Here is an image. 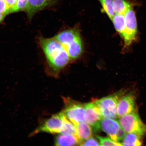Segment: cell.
<instances>
[{"label": "cell", "instance_id": "6da1fadb", "mask_svg": "<svg viewBox=\"0 0 146 146\" xmlns=\"http://www.w3.org/2000/svg\"><path fill=\"white\" fill-rule=\"evenodd\" d=\"M40 45L47 61L46 72L49 76L57 78L68 64L70 57L59 41L54 37L39 38Z\"/></svg>", "mask_w": 146, "mask_h": 146}, {"label": "cell", "instance_id": "d4e9b609", "mask_svg": "<svg viewBox=\"0 0 146 146\" xmlns=\"http://www.w3.org/2000/svg\"><path fill=\"white\" fill-rule=\"evenodd\" d=\"M5 17V15L0 13V23L3 21Z\"/></svg>", "mask_w": 146, "mask_h": 146}, {"label": "cell", "instance_id": "9a60e30c", "mask_svg": "<svg viewBox=\"0 0 146 146\" xmlns=\"http://www.w3.org/2000/svg\"><path fill=\"white\" fill-rule=\"evenodd\" d=\"M141 136L134 133H127L122 142V145L140 146L142 145Z\"/></svg>", "mask_w": 146, "mask_h": 146}, {"label": "cell", "instance_id": "7a4b0ae2", "mask_svg": "<svg viewBox=\"0 0 146 146\" xmlns=\"http://www.w3.org/2000/svg\"><path fill=\"white\" fill-rule=\"evenodd\" d=\"M54 37L61 44L71 60L77 59L81 56L83 46L81 35L77 29L63 31Z\"/></svg>", "mask_w": 146, "mask_h": 146}, {"label": "cell", "instance_id": "ffe728a7", "mask_svg": "<svg viewBox=\"0 0 146 146\" xmlns=\"http://www.w3.org/2000/svg\"><path fill=\"white\" fill-rule=\"evenodd\" d=\"M10 9V14L17 12L18 0H5Z\"/></svg>", "mask_w": 146, "mask_h": 146}, {"label": "cell", "instance_id": "8fae6325", "mask_svg": "<svg viewBox=\"0 0 146 146\" xmlns=\"http://www.w3.org/2000/svg\"><path fill=\"white\" fill-rule=\"evenodd\" d=\"M100 129L106 133L111 139L118 142L117 134L121 127L117 120L114 119L103 118L100 122Z\"/></svg>", "mask_w": 146, "mask_h": 146}, {"label": "cell", "instance_id": "e0dca14e", "mask_svg": "<svg viewBox=\"0 0 146 146\" xmlns=\"http://www.w3.org/2000/svg\"><path fill=\"white\" fill-rule=\"evenodd\" d=\"M115 29L121 37L125 30V22L124 15L115 14L112 20Z\"/></svg>", "mask_w": 146, "mask_h": 146}, {"label": "cell", "instance_id": "2e32d148", "mask_svg": "<svg viewBox=\"0 0 146 146\" xmlns=\"http://www.w3.org/2000/svg\"><path fill=\"white\" fill-rule=\"evenodd\" d=\"M60 134L76 136V126L66 116L64 118Z\"/></svg>", "mask_w": 146, "mask_h": 146}, {"label": "cell", "instance_id": "ba28073f", "mask_svg": "<svg viewBox=\"0 0 146 146\" xmlns=\"http://www.w3.org/2000/svg\"><path fill=\"white\" fill-rule=\"evenodd\" d=\"M85 121L96 132L101 130L100 123L103 118L100 111L94 102L85 105Z\"/></svg>", "mask_w": 146, "mask_h": 146}, {"label": "cell", "instance_id": "5b68a950", "mask_svg": "<svg viewBox=\"0 0 146 146\" xmlns=\"http://www.w3.org/2000/svg\"><path fill=\"white\" fill-rule=\"evenodd\" d=\"M64 101L65 106L63 112L75 125L85 121V105L68 98H64Z\"/></svg>", "mask_w": 146, "mask_h": 146}, {"label": "cell", "instance_id": "603a6c76", "mask_svg": "<svg viewBox=\"0 0 146 146\" xmlns=\"http://www.w3.org/2000/svg\"><path fill=\"white\" fill-rule=\"evenodd\" d=\"M28 3V0H18L17 12H26Z\"/></svg>", "mask_w": 146, "mask_h": 146}, {"label": "cell", "instance_id": "8992f818", "mask_svg": "<svg viewBox=\"0 0 146 146\" xmlns=\"http://www.w3.org/2000/svg\"><path fill=\"white\" fill-rule=\"evenodd\" d=\"M65 116L63 111L53 115L42 122L35 130L31 133L30 136H34L40 133L60 134Z\"/></svg>", "mask_w": 146, "mask_h": 146}, {"label": "cell", "instance_id": "52a82bcc", "mask_svg": "<svg viewBox=\"0 0 146 146\" xmlns=\"http://www.w3.org/2000/svg\"><path fill=\"white\" fill-rule=\"evenodd\" d=\"M125 27L122 38L123 40L125 46H129L137 39L138 32L137 23L135 13L131 7L124 15Z\"/></svg>", "mask_w": 146, "mask_h": 146}, {"label": "cell", "instance_id": "30bf717a", "mask_svg": "<svg viewBox=\"0 0 146 146\" xmlns=\"http://www.w3.org/2000/svg\"><path fill=\"white\" fill-rule=\"evenodd\" d=\"M58 0H28L26 12L30 21L37 12L55 4Z\"/></svg>", "mask_w": 146, "mask_h": 146}, {"label": "cell", "instance_id": "5bb4252c", "mask_svg": "<svg viewBox=\"0 0 146 146\" xmlns=\"http://www.w3.org/2000/svg\"><path fill=\"white\" fill-rule=\"evenodd\" d=\"M112 5L115 14L124 15L132 7L127 0H112Z\"/></svg>", "mask_w": 146, "mask_h": 146}, {"label": "cell", "instance_id": "7c38bea8", "mask_svg": "<svg viewBox=\"0 0 146 146\" xmlns=\"http://www.w3.org/2000/svg\"><path fill=\"white\" fill-rule=\"evenodd\" d=\"M76 136L81 141V143L92 137V127L86 122H82L76 125Z\"/></svg>", "mask_w": 146, "mask_h": 146}, {"label": "cell", "instance_id": "44dd1931", "mask_svg": "<svg viewBox=\"0 0 146 146\" xmlns=\"http://www.w3.org/2000/svg\"><path fill=\"white\" fill-rule=\"evenodd\" d=\"M0 13L5 16L10 14V9L5 0H0Z\"/></svg>", "mask_w": 146, "mask_h": 146}, {"label": "cell", "instance_id": "7402d4cb", "mask_svg": "<svg viewBox=\"0 0 146 146\" xmlns=\"http://www.w3.org/2000/svg\"><path fill=\"white\" fill-rule=\"evenodd\" d=\"M80 145L82 146H99L100 145V144L99 141H98V140L96 139V138L91 137L89 138L88 139L82 142Z\"/></svg>", "mask_w": 146, "mask_h": 146}, {"label": "cell", "instance_id": "3957f363", "mask_svg": "<svg viewBox=\"0 0 146 146\" xmlns=\"http://www.w3.org/2000/svg\"><path fill=\"white\" fill-rule=\"evenodd\" d=\"M123 92H117L95 100L102 117L115 119L117 117V107L119 101L123 96Z\"/></svg>", "mask_w": 146, "mask_h": 146}, {"label": "cell", "instance_id": "9c48e42d", "mask_svg": "<svg viewBox=\"0 0 146 146\" xmlns=\"http://www.w3.org/2000/svg\"><path fill=\"white\" fill-rule=\"evenodd\" d=\"M135 96L133 92L122 96L117 105L118 117H120L124 115L135 111Z\"/></svg>", "mask_w": 146, "mask_h": 146}, {"label": "cell", "instance_id": "d6986e66", "mask_svg": "<svg viewBox=\"0 0 146 146\" xmlns=\"http://www.w3.org/2000/svg\"><path fill=\"white\" fill-rule=\"evenodd\" d=\"M96 137L99 141L100 145L101 146H121V143L115 141L111 138L105 137L96 135Z\"/></svg>", "mask_w": 146, "mask_h": 146}, {"label": "cell", "instance_id": "cb8c5ba5", "mask_svg": "<svg viewBox=\"0 0 146 146\" xmlns=\"http://www.w3.org/2000/svg\"><path fill=\"white\" fill-rule=\"evenodd\" d=\"M126 132L121 127L120 128L117 134V142H120V141H123L126 135Z\"/></svg>", "mask_w": 146, "mask_h": 146}, {"label": "cell", "instance_id": "277c9868", "mask_svg": "<svg viewBox=\"0 0 146 146\" xmlns=\"http://www.w3.org/2000/svg\"><path fill=\"white\" fill-rule=\"evenodd\" d=\"M119 122L127 133H134L141 137L146 134V125L135 111L121 117Z\"/></svg>", "mask_w": 146, "mask_h": 146}, {"label": "cell", "instance_id": "4fadbf2b", "mask_svg": "<svg viewBox=\"0 0 146 146\" xmlns=\"http://www.w3.org/2000/svg\"><path fill=\"white\" fill-rule=\"evenodd\" d=\"M81 141L76 136L60 135L55 139V145L56 146H74L80 145Z\"/></svg>", "mask_w": 146, "mask_h": 146}, {"label": "cell", "instance_id": "ac0fdd59", "mask_svg": "<svg viewBox=\"0 0 146 146\" xmlns=\"http://www.w3.org/2000/svg\"><path fill=\"white\" fill-rule=\"evenodd\" d=\"M101 4L103 12L112 21L115 15L112 5V0H98Z\"/></svg>", "mask_w": 146, "mask_h": 146}]
</instances>
